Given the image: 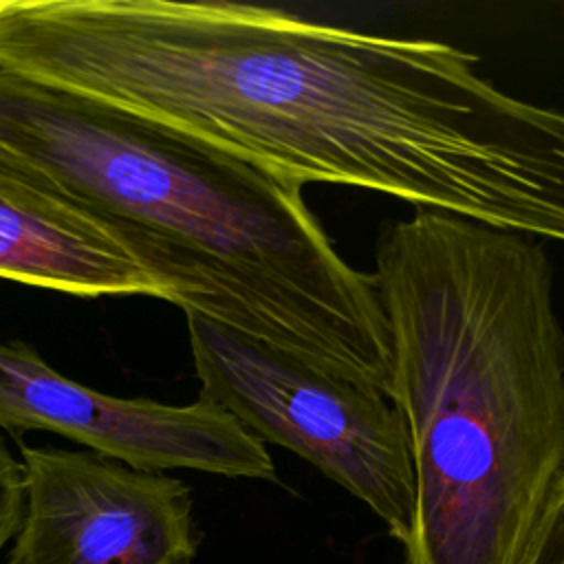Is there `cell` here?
<instances>
[{
    "label": "cell",
    "instance_id": "obj_8",
    "mask_svg": "<svg viewBox=\"0 0 564 564\" xmlns=\"http://www.w3.org/2000/svg\"><path fill=\"white\" fill-rule=\"evenodd\" d=\"M26 507V471L0 441V553L15 540Z\"/></svg>",
    "mask_w": 564,
    "mask_h": 564
},
{
    "label": "cell",
    "instance_id": "obj_1",
    "mask_svg": "<svg viewBox=\"0 0 564 564\" xmlns=\"http://www.w3.org/2000/svg\"><path fill=\"white\" fill-rule=\"evenodd\" d=\"M0 62L161 119L300 187L564 242V112L471 53L240 2H0Z\"/></svg>",
    "mask_w": 564,
    "mask_h": 564
},
{
    "label": "cell",
    "instance_id": "obj_4",
    "mask_svg": "<svg viewBox=\"0 0 564 564\" xmlns=\"http://www.w3.org/2000/svg\"><path fill=\"white\" fill-rule=\"evenodd\" d=\"M185 315L198 399L258 441L308 460L403 544L414 516V463L392 397L223 322Z\"/></svg>",
    "mask_w": 564,
    "mask_h": 564
},
{
    "label": "cell",
    "instance_id": "obj_3",
    "mask_svg": "<svg viewBox=\"0 0 564 564\" xmlns=\"http://www.w3.org/2000/svg\"><path fill=\"white\" fill-rule=\"evenodd\" d=\"M414 463L405 564H529L564 478V328L538 238L416 209L372 271Z\"/></svg>",
    "mask_w": 564,
    "mask_h": 564
},
{
    "label": "cell",
    "instance_id": "obj_6",
    "mask_svg": "<svg viewBox=\"0 0 564 564\" xmlns=\"http://www.w3.org/2000/svg\"><path fill=\"white\" fill-rule=\"evenodd\" d=\"M0 427L46 430L132 469H196L273 480L264 443L223 410L119 399L79 386L22 341L0 344Z\"/></svg>",
    "mask_w": 564,
    "mask_h": 564
},
{
    "label": "cell",
    "instance_id": "obj_2",
    "mask_svg": "<svg viewBox=\"0 0 564 564\" xmlns=\"http://www.w3.org/2000/svg\"><path fill=\"white\" fill-rule=\"evenodd\" d=\"M0 181L101 225L185 313L392 397L375 278L337 253L300 185L2 62Z\"/></svg>",
    "mask_w": 564,
    "mask_h": 564
},
{
    "label": "cell",
    "instance_id": "obj_9",
    "mask_svg": "<svg viewBox=\"0 0 564 564\" xmlns=\"http://www.w3.org/2000/svg\"><path fill=\"white\" fill-rule=\"evenodd\" d=\"M529 564H564V478L546 507Z\"/></svg>",
    "mask_w": 564,
    "mask_h": 564
},
{
    "label": "cell",
    "instance_id": "obj_7",
    "mask_svg": "<svg viewBox=\"0 0 564 564\" xmlns=\"http://www.w3.org/2000/svg\"><path fill=\"white\" fill-rule=\"evenodd\" d=\"M0 278L75 295L167 300L159 280L101 225L13 185H0Z\"/></svg>",
    "mask_w": 564,
    "mask_h": 564
},
{
    "label": "cell",
    "instance_id": "obj_10",
    "mask_svg": "<svg viewBox=\"0 0 564 564\" xmlns=\"http://www.w3.org/2000/svg\"><path fill=\"white\" fill-rule=\"evenodd\" d=\"M2 564H13V562H11V560H9V557H7V560H4V562H2Z\"/></svg>",
    "mask_w": 564,
    "mask_h": 564
},
{
    "label": "cell",
    "instance_id": "obj_5",
    "mask_svg": "<svg viewBox=\"0 0 564 564\" xmlns=\"http://www.w3.org/2000/svg\"><path fill=\"white\" fill-rule=\"evenodd\" d=\"M26 507L13 564H189L198 531L189 487L95 452L26 447Z\"/></svg>",
    "mask_w": 564,
    "mask_h": 564
}]
</instances>
